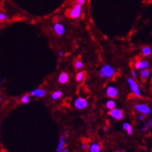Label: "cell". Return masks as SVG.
<instances>
[{"label": "cell", "mask_w": 152, "mask_h": 152, "mask_svg": "<svg viewBox=\"0 0 152 152\" xmlns=\"http://www.w3.org/2000/svg\"><path fill=\"white\" fill-rule=\"evenodd\" d=\"M69 151V150H68V148H65L63 149V151H62V152H68Z\"/></svg>", "instance_id": "cell-28"}, {"label": "cell", "mask_w": 152, "mask_h": 152, "mask_svg": "<svg viewBox=\"0 0 152 152\" xmlns=\"http://www.w3.org/2000/svg\"><path fill=\"white\" fill-rule=\"evenodd\" d=\"M7 15L5 13H0V20L2 21H5L7 19Z\"/></svg>", "instance_id": "cell-23"}, {"label": "cell", "mask_w": 152, "mask_h": 152, "mask_svg": "<svg viewBox=\"0 0 152 152\" xmlns=\"http://www.w3.org/2000/svg\"><path fill=\"white\" fill-rule=\"evenodd\" d=\"M89 151L90 152H100L101 151V147L98 143H92L89 146Z\"/></svg>", "instance_id": "cell-13"}, {"label": "cell", "mask_w": 152, "mask_h": 152, "mask_svg": "<svg viewBox=\"0 0 152 152\" xmlns=\"http://www.w3.org/2000/svg\"><path fill=\"white\" fill-rule=\"evenodd\" d=\"M69 79V75L67 72H61L58 77V82L61 84H65L67 82V81Z\"/></svg>", "instance_id": "cell-12"}, {"label": "cell", "mask_w": 152, "mask_h": 152, "mask_svg": "<svg viewBox=\"0 0 152 152\" xmlns=\"http://www.w3.org/2000/svg\"><path fill=\"white\" fill-rule=\"evenodd\" d=\"M76 2H77V4L82 6L85 3V0H76Z\"/></svg>", "instance_id": "cell-24"}, {"label": "cell", "mask_w": 152, "mask_h": 152, "mask_svg": "<svg viewBox=\"0 0 152 152\" xmlns=\"http://www.w3.org/2000/svg\"><path fill=\"white\" fill-rule=\"evenodd\" d=\"M123 128H124V130H126L127 131V134L129 135H131L133 134V127L131 126V124L128 122L124 123V125H123Z\"/></svg>", "instance_id": "cell-14"}, {"label": "cell", "mask_w": 152, "mask_h": 152, "mask_svg": "<svg viewBox=\"0 0 152 152\" xmlns=\"http://www.w3.org/2000/svg\"><path fill=\"white\" fill-rule=\"evenodd\" d=\"M75 67L77 69H80V68H82V67H83V63L80 61H76L75 62Z\"/></svg>", "instance_id": "cell-22"}, {"label": "cell", "mask_w": 152, "mask_h": 152, "mask_svg": "<svg viewBox=\"0 0 152 152\" xmlns=\"http://www.w3.org/2000/svg\"><path fill=\"white\" fill-rule=\"evenodd\" d=\"M54 31L58 35H63L65 32V26L61 23H56L54 25Z\"/></svg>", "instance_id": "cell-8"}, {"label": "cell", "mask_w": 152, "mask_h": 152, "mask_svg": "<svg viewBox=\"0 0 152 152\" xmlns=\"http://www.w3.org/2000/svg\"><path fill=\"white\" fill-rule=\"evenodd\" d=\"M84 76H85L84 72H78V74L76 75V80H77V82H82L83 80V78H84Z\"/></svg>", "instance_id": "cell-20"}, {"label": "cell", "mask_w": 152, "mask_h": 152, "mask_svg": "<svg viewBox=\"0 0 152 152\" xmlns=\"http://www.w3.org/2000/svg\"><path fill=\"white\" fill-rule=\"evenodd\" d=\"M104 130H105V131H108V126H104Z\"/></svg>", "instance_id": "cell-30"}, {"label": "cell", "mask_w": 152, "mask_h": 152, "mask_svg": "<svg viewBox=\"0 0 152 152\" xmlns=\"http://www.w3.org/2000/svg\"><path fill=\"white\" fill-rule=\"evenodd\" d=\"M116 73V69L109 65H102L101 69L99 72L100 78H111Z\"/></svg>", "instance_id": "cell-1"}, {"label": "cell", "mask_w": 152, "mask_h": 152, "mask_svg": "<svg viewBox=\"0 0 152 152\" xmlns=\"http://www.w3.org/2000/svg\"><path fill=\"white\" fill-rule=\"evenodd\" d=\"M150 65V63L148 60H141L136 62L135 67L137 69H147Z\"/></svg>", "instance_id": "cell-9"}, {"label": "cell", "mask_w": 152, "mask_h": 152, "mask_svg": "<svg viewBox=\"0 0 152 152\" xmlns=\"http://www.w3.org/2000/svg\"><path fill=\"white\" fill-rule=\"evenodd\" d=\"M106 93H107V96H108V97L115 98L118 95V89H116L115 86L110 85V86L107 87Z\"/></svg>", "instance_id": "cell-7"}, {"label": "cell", "mask_w": 152, "mask_h": 152, "mask_svg": "<svg viewBox=\"0 0 152 152\" xmlns=\"http://www.w3.org/2000/svg\"><path fill=\"white\" fill-rule=\"evenodd\" d=\"M58 54H59V56H62V55H63V54H64L63 51H59Z\"/></svg>", "instance_id": "cell-29"}, {"label": "cell", "mask_w": 152, "mask_h": 152, "mask_svg": "<svg viewBox=\"0 0 152 152\" xmlns=\"http://www.w3.org/2000/svg\"><path fill=\"white\" fill-rule=\"evenodd\" d=\"M82 11V6L78 4H75L72 9H69V10L67 11V15L69 17L72 18V19H78V18H79L81 16Z\"/></svg>", "instance_id": "cell-2"}, {"label": "cell", "mask_w": 152, "mask_h": 152, "mask_svg": "<svg viewBox=\"0 0 152 152\" xmlns=\"http://www.w3.org/2000/svg\"><path fill=\"white\" fill-rule=\"evenodd\" d=\"M116 102L113 99H109L108 100L106 103V107L109 109H112L115 108L116 107Z\"/></svg>", "instance_id": "cell-15"}, {"label": "cell", "mask_w": 152, "mask_h": 152, "mask_svg": "<svg viewBox=\"0 0 152 152\" xmlns=\"http://www.w3.org/2000/svg\"><path fill=\"white\" fill-rule=\"evenodd\" d=\"M82 148L83 150L86 151L87 149L89 148V146H88L87 143H82Z\"/></svg>", "instance_id": "cell-25"}, {"label": "cell", "mask_w": 152, "mask_h": 152, "mask_svg": "<svg viewBox=\"0 0 152 152\" xmlns=\"http://www.w3.org/2000/svg\"><path fill=\"white\" fill-rule=\"evenodd\" d=\"M62 95H63L62 92L58 90V91H55L54 92H53L52 95H51V97H52L53 99L56 100L58 99L59 98H61V96H62Z\"/></svg>", "instance_id": "cell-16"}, {"label": "cell", "mask_w": 152, "mask_h": 152, "mask_svg": "<svg viewBox=\"0 0 152 152\" xmlns=\"http://www.w3.org/2000/svg\"><path fill=\"white\" fill-rule=\"evenodd\" d=\"M45 90L43 89H35L31 92V95L37 97H43L45 96Z\"/></svg>", "instance_id": "cell-10"}, {"label": "cell", "mask_w": 152, "mask_h": 152, "mask_svg": "<svg viewBox=\"0 0 152 152\" xmlns=\"http://www.w3.org/2000/svg\"><path fill=\"white\" fill-rule=\"evenodd\" d=\"M142 54L143 55H145V56H148V55H150L151 54V48L150 47H148V46H146V47H143L142 48Z\"/></svg>", "instance_id": "cell-17"}, {"label": "cell", "mask_w": 152, "mask_h": 152, "mask_svg": "<svg viewBox=\"0 0 152 152\" xmlns=\"http://www.w3.org/2000/svg\"><path fill=\"white\" fill-rule=\"evenodd\" d=\"M0 100H1V96H0Z\"/></svg>", "instance_id": "cell-33"}, {"label": "cell", "mask_w": 152, "mask_h": 152, "mask_svg": "<svg viewBox=\"0 0 152 152\" xmlns=\"http://www.w3.org/2000/svg\"><path fill=\"white\" fill-rule=\"evenodd\" d=\"M0 82H1V78H0Z\"/></svg>", "instance_id": "cell-34"}, {"label": "cell", "mask_w": 152, "mask_h": 152, "mask_svg": "<svg viewBox=\"0 0 152 152\" xmlns=\"http://www.w3.org/2000/svg\"><path fill=\"white\" fill-rule=\"evenodd\" d=\"M109 114L114 119H117V120H120L123 119L124 117V112L120 109L113 108L112 109H109Z\"/></svg>", "instance_id": "cell-4"}, {"label": "cell", "mask_w": 152, "mask_h": 152, "mask_svg": "<svg viewBox=\"0 0 152 152\" xmlns=\"http://www.w3.org/2000/svg\"><path fill=\"white\" fill-rule=\"evenodd\" d=\"M141 76L143 78H148L150 76V71L147 68V69L141 70Z\"/></svg>", "instance_id": "cell-19"}, {"label": "cell", "mask_w": 152, "mask_h": 152, "mask_svg": "<svg viewBox=\"0 0 152 152\" xmlns=\"http://www.w3.org/2000/svg\"><path fill=\"white\" fill-rule=\"evenodd\" d=\"M21 102H23V103H24V104H26V103H28L29 102H30V100H31V98H30V96H28V95H24L23 96H22L21 98Z\"/></svg>", "instance_id": "cell-21"}, {"label": "cell", "mask_w": 152, "mask_h": 152, "mask_svg": "<svg viewBox=\"0 0 152 152\" xmlns=\"http://www.w3.org/2000/svg\"><path fill=\"white\" fill-rule=\"evenodd\" d=\"M144 118H145V116H144V115H143V114H141V115L138 116V119H139L140 120H143V119H144Z\"/></svg>", "instance_id": "cell-26"}, {"label": "cell", "mask_w": 152, "mask_h": 152, "mask_svg": "<svg viewBox=\"0 0 152 152\" xmlns=\"http://www.w3.org/2000/svg\"><path fill=\"white\" fill-rule=\"evenodd\" d=\"M151 126H152V120L151 119H150V120H148V121L146 123L145 125L143 126V127H142L141 131H142V132H145V131H147L148 130H149V129L151 127Z\"/></svg>", "instance_id": "cell-18"}, {"label": "cell", "mask_w": 152, "mask_h": 152, "mask_svg": "<svg viewBox=\"0 0 152 152\" xmlns=\"http://www.w3.org/2000/svg\"><path fill=\"white\" fill-rule=\"evenodd\" d=\"M89 105V102L86 99H84V98H77L75 100L74 106L76 109H85Z\"/></svg>", "instance_id": "cell-5"}, {"label": "cell", "mask_w": 152, "mask_h": 152, "mask_svg": "<svg viewBox=\"0 0 152 152\" xmlns=\"http://www.w3.org/2000/svg\"><path fill=\"white\" fill-rule=\"evenodd\" d=\"M64 136H68V132H67V131H66V132H65V134L64 135Z\"/></svg>", "instance_id": "cell-31"}, {"label": "cell", "mask_w": 152, "mask_h": 152, "mask_svg": "<svg viewBox=\"0 0 152 152\" xmlns=\"http://www.w3.org/2000/svg\"><path fill=\"white\" fill-rule=\"evenodd\" d=\"M135 109L138 112L143 113V114H145V115L150 114L151 112V107L148 105L144 104V103H138V104H136L135 105Z\"/></svg>", "instance_id": "cell-6"}, {"label": "cell", "mask_w": 152, "mask_h": 152, "mask_svg": "<svg viewBox=\"0 0 152 152\" xmlns=\"http://www.w3.org/2000/svg\"><path fill=\"white\" fill-rule=\"evenodd\" d=\"M131 75H132V76L134 78H136V77H137V73H136L135 71H132V72H131Z\"/></svg>", "instance_id": "cell-27"}, {"label": "cell", "mask_w": 152, "mask_h": 152, "mask_svg": "<svg viewBox=\"0 0 152 152\" xmlns=\"http://www.w3.org/2000/svg\"><path fill=\"white\" fill-rule=\"evenodd\" d=\"M127 82H128L129 85H130V90H131L136 96H138V97L141 96V89H140V87L139 85H138V84L136 82V81L132 78H127Z\"/></svg>", "instance_id": "cell-3"}, {"label": "cell", "mask_w": 152, "mask_h": 152, "mask_svg": "<svg viewBox=\"0 0 152 152\" xmlns=\"http://www.w3.org/2000/svg\"><path fill=\"white\" fill-rule=\"evenodd\" d=\"M116 152H121V151H116Z\"/></svg>", "instance_id": "cell-32"}, {"label": "cell", "mask_w": 152, "mask_h": 152, "mask_svg": "<svg viewBox=\"0 0 152 152\" xmlns=\"http://www.w3.org/2000/svg\"><path fill=\"white\" fill-rule=\"evenodd\" d=\"M65 147V136L61 135V138L59 140L58 145V148H57V152H62L63 149Z\"/></svg>", "instance_id": "cell-11"}]
</instances>
